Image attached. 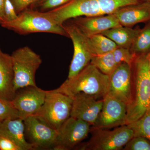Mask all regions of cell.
<instances>
[{"mask_svg":"<svg viewBox=\"0 0 150 150\" xmlns=\"http://www.w3.org/2000/svg\"><path fill=\"white\" fill-rule=\"evenodd\" d=\"M23 121L26 139L34 149H53L58 134L57 130L38 115L30 116Z\"/></svg>","mask_w":150,"mask_h":150,"instance_id":"cell-8","label":"cell"},{"mask_svg":"<svg viewBox=\"0 0 150 150\" xmlns=\"http://www.w3.org/2000/svg\"><path fill=\"white\" fill-rule=\"evenodd\" d=\"M127 105L107 94L103 97L102 109L91 129H110L126 125Z\"/></svg>","mask_w":150,"mask_h":150,"instance_id":"cell-10","label":"cell"},{"mask_svg":"<svg viewBox=\"0 0 150 150\" xmlns=\"http://www.w3.org/2000/svg\"><path fill=\"white\" fill-rule=\"evenodd\" d=\"M131 70L132 100L127 107L126 125L137 121L150 109V69L147 54L136 56Z\"/></svg>","mask_w":150,"mask_h":150,"instance_id":"cell-1","label":"cell"},{"mask_svg":"<svg viewBox=\"0 0 150 150\" xmlns=\"http://www.w3.org/2000/svg\"><path fill=\"white\" fill-rule=\"evenodd\" d=\"M112 53L118 65L121 63H126L131 66L136 56L131 53L130 49L118 46L112 51Z\"/></svg>","mask_w":150,"mask_h":150,"instance_id":"cell-25","label":"cell"},{"mask_svg":"<svg viewBox=\"0 0 150 150\" xmlns=\"http://www.w3.org/2000/svg\"><path fill=\"white\" fill-rule=\"evenodd\" d=\"M85 37L101 34L107 30L121 26L114 14L93 16H79L69 20Z\"/></svg>","mask_w":150,"mask_h":150,"instance_id":"cell-14","label":"cell"},{"mask_svg":"<svg viewBox=\"0 0 150 150\" xmlns=\"http://www.w3.org/2000/svg\"><path fill=\"white\" fill-rule=\"evenodd\" d=\"M46 91L37 86L25 87L17 91L11 102L18 112L19 118L24 120L35 115L44 103Z\"/></svg>","mask_w":150,"mask_h":150,"instance_id":"cell-12","label":"cell"},{"mask_svg":"<svg viewBox=\"0 0 150 150\" xmlns=\"http://www.w3.org/2000/svg\"><path fill=\"white\" fill-rule=\"evenodd\" d=\"M134 133V137H144L150 142V109L137 120L128 125Z\"/></svg>","mask_w":150,"mask_h":150,"instance_id":"cell-23","label":"cell"},{"mask_svg":"<svg viewBox=\"0 0 150 150\" xmlns=\"http://www.w3.org/2000/svg\"><path fill=\"white\" fill-rule=\"evenodd\" d=\"M70 1L71 0H37L28 8L46 12L58 8Z\"/></svg>","mask_w":150,"mask_h":150,"instance_id":"cell-24","label":"cell"},{"mask_svg":"<svg viewBox=\"0 0 150 150\" xmlns=\"http://www.w3.org/2000/svg\"><path fill=\"white\" fill-rule=\"evenodd\" d=\"M140 2H149L150 3V0H139Z\"/></svg>","mask_w":150,"mask_h":150,"instance_id":"cell-33","label":"cell"},{"mask_svg":"<svg viewBox=\"0 0 150 150\" xmlns=\"http://www.w3.org/2000/svg\"><path fill=\"white\" fill-rule=\"evenodd\" d=\"M5 0H0V23L4 21V6Z\"/></svg>","mask_w":150,"mask_h":150,"instance_id":"cell-31","label":"cell"},{"mask_svg":"<svg viewBox=\"0 0 150 150\" xmlns=\"http://www.w3.org/2000/svg\"><path fill=\"white\" fill-rule=\"evenodd\" d=\"M2 27L21 35L35 33H54L68 37L63 25L59 24L48 14L28 8L18 14L13 21L0 23Z\"/></svg>","mask_w":150,"mask_h":150,"instance_id":"cell-4","label":"cell"},{"mask_svg":"<svg viewBox=\"0 0 150 150\" xmlns=\"http://www.w3.org/2000/svg\"><path fill=\"white\" fill-rule=\"evenodd\" d=\"M85 121L70 117L58 129L53 149L70 150L76 147L88 136L91 127Z\"/></svg>","mask_w":150,"mask_h":150,"instance_id":"cell-9","label":"cell"},{"mask_svg":"<svg viewBox=\"0 0 150 150\" xmlns=\"http://www.w3.org/2000/svg\"><path fill=\"white\" fill-rule=\"evenodd\" d=\"M11 56L15 91L25 87L36 86L35 74L42 62L40 55L26 46L17 49Z\"/></svg>","mask_w":150,"mask_h":150,"instance_id":"cell-5","label":"cell"},{"mask_svg":"<svg viewBox=\"0 0 150 150\" xmlns=\"http://www.w3.org/2000/svg\"><path fill=\"white\" fill-rule=\"evenodd\" d=\"M114 14L121 25L132 27L150 21V3L139 2L122 7Z\"/></svg>","mask_w":150,"mask_h":150,"instance_id":"cell-16","label":"cell"},{"mask_svg":"<svg viewBox=\"0 0 150 150\" xmlns=\"http://www.w3.org/2000/svg\"><path fill=\"white\" fill-rule=\"evenodd\" d=\"M131 66L121 63L109 76L108 94L125 103L127 106L132 100Z\"/></svg>","mask_w":150,"mask_h":150,"instance_id":"cell-13","label":"cell"},{"mask_svg":"<svg viewBox=\"0 0 150 150\" xmlns=\"http://www.w3.org/2000/svg\"><path fill=\"white\" fill-rule=\"evenodd\" d=\"M109 76L90 63L76 76L68 78L54 91L70 97L83 93L103 99L108 93Z\"/></svg>","mask_w":150,"mask_h":150,"instance_id":"cell-3","label":"cell"},{"mask_svg":"<svg viewBox=\"0 0 150 150\" xmlns=\"http://www.w3.org/2000/svg\"><path fill=\"white\" fill-rule=\"evenodd\" d=\"M19 118L11 101L0 98V122L8 118Z\"/></svg>","mask_w":150,"mask_h":150,"instance_id":"cell-26","label":"cell"},{"mask_svg":"<svg viewBox=\"0 0 150 150\" xmlns=\"http://www.w3.org/2000/svg\"><path fill=\"white\" fill-rule=\"evenodd\" d=\"M124 150H150V142L144 137H134L123 148Z\"/></svg>","mask_w":150,"mask_h":150,"instance_id":"cell-27","label":"cell"},{"mask_svg":"<svg viewBox=\"0 0 150 150\" xmlns=\"http://www.w3.org/2000/svg\"><path fill=\"white\" fill-rule=\"evenodd\" d=\"M90 63L100 72L109 76L118 66L115 62L112 51L93 56Z\"/></svg>","mask_w":150,"mask_h":150,"instance_id":"cell-22","label":"cell"},{"mask_svg":"<svg viewBox=\"0 0 150 150\" xmlns=\"http://www.w3.org/2000/svg\"><path fill=\"white\" fill-rule=\"evenodd\" d=\"M141 28L118 26L107 30L101 34L112 40L118 47L130 49Z\"/></svg>","mask_w":150,"mask_h":150,"instance_id":"cell-19","label":"cell"},{"mask_svg":"<svg viewBox=\"0 0 150 150\" xmlns=\"http://www.w3.org/2000/svg\"><path fill=\"white\" fill-rule=\"evenodd\" d=\"M71 117L80 119L93 126L95 124L102 109L103 98L80 93L72 97Z\"/></svg>","mask_w":150,"mask_h":150,"instance_id":"cell-15","label":"cell"},{"mask_svg":"<svg viewBox=\"0 0 150 150\" xmlns=\"http://www.w3.org/2000/svg\"><path fill=\"white\" fill-rule=\"evenodd\" d=\"M63 26L74 46V55L68 77L69 79L76 76L89 64L93 55L89 49L86 37L69 21L64 23Z\"/></svg>","mask_w":150,"mask_h":150,"instance_id":"cell-11","label":"cell"},{"mask_svg":"<svg viewBox=\"0 0 150 150\" xmlns=\"http://www.w3.org/2000/svg\"><path fill=\"white\" fill-rule=\"evenodd\" d=\"M139 2V0H71L47 12L59 24L63 25L67 21L76 17L110 14L122 7Z\"/></svg>","mask_w":150,"mask_h":150,"instance_id":"cell-2","label":"cell"},{"mask_svg":"<svg viewBox=\"0 0 150 150\" xmlns=\"http://www.w3.org/2000/svg\"><path fill=\"white\" fill-rule=\"evenodd\" d=\"M0 150H21V149L8 137L0 134Z\"/></svg>","mask_w":150,"mask_h":150,"instance_id":"cell-29","label":"cell"},{"mask_svg":"<svg viewBox=\"0 0 150 150\" xmlns=\"http://www.w3.org/2000/svg\"><path fill=\"white\" fill-rule=\"evenodd\" d=\"M148 61H149V67L150 69V52L147 54Z\"/></svg>","mask_w":150,"mask_h":150,"instance_id":"cell-32","label":"cell"},{"mask_svg":"<svg viewBox=\"0 0 150 150\" xmlns=\"http://www.w3.org/2000/svg\"><path fill=\"white\" fill-rule=\"evenodd\" d=\"M86 40L93 56L112 52L118 46L112 40L102 34L86 37Z\"/></svg>","mask_w":150,"mask_h":150,"instance_id":"cell-20","label":"cell"},{"mask_svg":"<svg viewBox=\"0 0 150 150\" xmlns=\"http://www.w3.org/2000/svg\"><path fill=\"white\" fill-rule=\"evenodd\" d=\"M16 92L11 56L4 53L0 48V98L11 101Z\"/></svg>","mask_w":150,"mask_h":150,"instance_id":"cell-17","label":"cell"},{"mask_svg":"<svg viewBox=\"0 0 150 150\" xmlns=\"http://www.w3.org/2000/svg\"><path fill=\"white\" fill-rule=\"evenodd\" d=\"M37 0H10L18 14L29 8Z\"/></svg>","mask_w":150,"mask_h":150,"instance_id":"cell-30","label":"cell"},{"mask_svg":"<svg viewBox=\"0 0 150 150\" xmlns=\"http://www.w3.org/2000/svg\"><path fill=\"white\" fill-rule=\"evenodd\" d=\"M72 101L71 97L64 94L53 90L47 91L44 103L35 115L58 130L71 117Z\"/></svg>","mask_w":150,"mask_h":150,"instance_id":"cell-7","label":"cell"},{"mask_svg":"<svg viewBox=\"0 0 150 150\" xmlns=\"http://www.w3.org/2000/svg\"><path fill=\"white\" fill-rule=\"evenodd\" d=\"M92 136L86 143L79 144V150H120L134 137L133 130L127 125L109 129H91Z\"/></svg>","mask_w":150,"mask_h":150,"instance_id":"cell-6","label":"cell"},{"mask_svg":"<svg viewBox=\"0 0 150 150\" xmlns=\"http://www.w3.org/2000/svg\"><path fill=\"white\" fill-rule=\"evenodd\" d=\"M136 56L145 55L150 52V21L140 29L139 34L130 48Z\"/></svg>","mask_w":150,"mask_h":150,"instance_id":"cell-21","label":"cell"},{"mask_svg":"<svg viewBox=\"0 0 150 150\" xmlns=\"http://www.w3.org/2000/svg\"><path fill=\"white\" fill-rule=\"evenodd\" d=\"M4 21H13L16 19L18 16L15 9L10 0H5L4 6Z\"/></svg>","mask_w":150,"mask_h":150,"instance_id":"cell-28","label":"cell"},{"mask_svg":"<svg viewBox=\"0 0 150 150\" xmlns=\"http://www.w3.org/2000/svg\"><path fill=\"white\" fill-rule=\"evenodd\" d=\"M0 134L12 140L21 150H34L26 139L24 121L21 118H8L0 122Z\"/></svg>","mask_w":150,"mask_h":150,"instance_id":"cell-18","label":"cell"}]
</instances>
